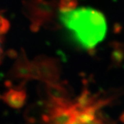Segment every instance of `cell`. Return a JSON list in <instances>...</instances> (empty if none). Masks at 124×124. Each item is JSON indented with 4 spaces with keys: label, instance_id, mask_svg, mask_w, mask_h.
I'll return each mask as SVG.
<instances>
[{
    "label": "cell",
    "instance_id": "cell-2",
    "mask_svg": "<svg viewBox=\"0 0 124 124\" xmlns=\"http://www.w3.org/2000/svg\"><path fill=\"white\" fill-rule=\"evenodd\" d=\"M41 76L50 83L57 82L60 76L59 65L54 59H46L39 63Z\"/></svg>",
    "mask_w": 124,
    "mask_h": 124
},
{
    "label": "cell",
    "instance_id": "cell-1",
    "mask_svg": "<svg viewBox=\"0 0 124 124\" xmlns=\"http://www.w3.org/2000/svg\"><path fill=\"white\" fill-rule=\"evenodd\" d=\"M60 20L70 31L79 44L86 49L94 48L105 37L107 25L103 15L90 8L62 13Z\"/></svg>",
    "mask_w": 124,
    "mask_h": 124
},
{
    "label": "cell",
    "instance_id": "cell-4",
    "mask_svg": "<svg viewBox=\"0 0 124 124\" xmlns=\"http://www.w3.org/2000/svg\"><path fill=\"white\" fill-rule=\"evenodd\" d=\"M112 45L113 50L111 53V61L115 66H119L124 60V44L114 41Z\"/></svg>",
    "mask_w": 124,
    "mask_h": 124
},
{
    "label": "cell",
    "instance_id": "cell-7",
    "mask_svg": "<svg viewBox=\"0 0 124 124\" xmlns=\"http://www.w3.org/2000/svg\"><path fill=\"white\" fill-rule=\"evenodd\" d=\"M0 51H1V47H0Z\"/></svg>",
    "mask_w": 124,
    "mask_h": 124
},
{
    "label": "cell",
    "instance_id": "cell-3",
    "mask_svg": "<svg viewBox=\"0 0 124 124\" xmlns=\"http://www.w3.org/2000/svg\"><path fill=\"white\" fill-rule=\"evenodd\" d=\"M48 93L52 99L70 101L69 92L64 85L58 84L57 82L50 83L48 86Z\"/></svg>",
    "mask_w": 124,
    "mask_h": 124
},
{
    "label": "cell",
    "instance_id": "cell-6",
    "mask_svg": "<svg viewBox=\"0 0 124 124\" xmlns=\"http://www.w3.org/2000/svg\"><path fill=\"white\" fill-rule=\"evenodd\" d=\"M121 120H122V121L123 122H124V114L122 115V116L121 117Z\"/></svg>",
    "mask_w": 124,
    "mask_h": 124
},
{
    "label": "cell",
    "instance_id": "cell-5",
    "mask_svg": "<svg viewBox=\"0 0 124 124\" xmlns=\"http://www.w3.org/2000/svg\"><path fill=\"white\" fill-rule=\"evenodd\" d=\"M77 4V0H59L58 8L60 12L65 13L76 9Z\"/></svg>",
    "mask_w": 124,
    "mask_h": 124
}]
</instances>
